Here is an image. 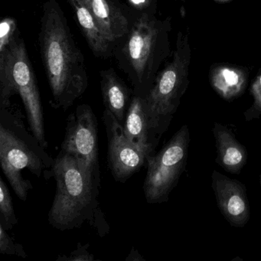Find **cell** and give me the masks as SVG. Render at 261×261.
Returning <instances> with one entry per match:
<instances>
[{
	"instance_id": "obj_1",
	"label": "cell",
	"mask_w": 261,
	"mask_h": 261,
	"mask_svg": "<svg viewBox=\"0 0 261 261\" xmlns=\"http://www.w3.org/2000/svg\"><path fill=\"white\" fill-rule=\"evenodd\" d=\"M39 44L51 90L50 103L54 109L67 111L85 94L88 76L85 58L57 0L43 4Z\"/></svg>"
},
{
	"instance_id": "obj_2",
	"label": "cell",
	"mask_w": 261,
	"mask_h": 261,
	"mask_svg": "<svg viewBox=\"0 0 261 261\" xmlns=\"http://www.w3.org/2000/svg\"><path fill=\"white\" fill-rule=\"evenodd\" d=\"M169 19L154 13H137L127 34L116 45L114 57L133 87L134 95L145 97L150 91L162 62L169 55Z\"/></svg>"
},
{
	"instance_id": "obj_3",
	"label": "cell",
	"mask_w": 261,
	"mask_h": 261,
	"mask_svg": "<svg viewBox=\"0 0 261 261\" xmlns=\"http://www.w3.org/2000/svg\"><path fill=\"white\" fill-rule=\"evenodd\" d=\"M55 160L48 155L33 133L24 124L19 110L0 108V163L15 194L27 201L33 189L31 181L22 176L28 169L35 176L53 177Z\"/></svg>"
},
{
	"instance_id": "obj_4",
	"label": "cell",
	"mask_w": 261,
	"mask_h": 261,
	"mask_svg": "<svg viewBox=\"0 0 261 261\" xmlns=\"http://www.w3.org/2000/svg\"><path fill=\"white\" fill-rule=\"evenodd\" d=\"M53 177L56 195L48 212V222L54 228L65 231L91 224L99 210L100 181L72 155L60 150L55 160Z\"/></svg>"
},
{
	"instance_id": "obj_5",
	"label": "cell",
	"mask_w": 261,
	"mask_h": 261,
	"mask_svg": "<svg viewBox=\"0 0 261 261\" xmlns=\"http://www.w3.org/2000/svg\"><path fill=\"white\" fill-rule=\"evenodd\" d=\"M16 94L20 96L25 107L30 130L41 146L47 149L37 79L19 33L12 41L0 39V108H10L11 98Z\"/></svg>"
},
{
	"instance_id": "obj_6",
	"label": "cell",
	"mask_w": 261,
	"mask_h": 261,
	"mask_svg": "<svg viewBox=\"0 0 261 261\" xmlns=\"http://www.w3.org/2000/svg\"><path fill=\"white\" fill-rule=\"evenodd\" d=\"M191 49L188 35L179 32L172 60L155 77L145 97V106L152 130L159 139L167 130L189 85Z\"/></svg>"
},
{
	"instance_id": "obj_7",
	"label": "cell",
	"mask_w": 261,
	"mask_h": 261,
	"mask_svg": "<svg viewBox=\"0 0 261 261\" xmlns=\"http://www.w3.org/2000/svg\"><path fill=\"white\" fill-rule=\"evenodd\" d=\"M189 142V127L184 125L160 152L147 159L143 191L149 204H160L169 200L186 168Z\"/></svg>"
},
{
	"instance_id": "obj_8",
	"label": "cell",
	"mask_w": 261,
	"mask_h": 261,
	"mask_svg": "<svg viewBox=\"0 0 261 261\" xmlns=\"http://www.w3.org/2000/svg\"><path fill=\"white\" fill-rule=\"evenodd\" d=\"M61 150L77 159L100 181L97 121L89 105H79L67 119Z\"/></svg>"
},
{
	"instance_id": "obj_9",
	"label": "cell",
	"mask_w": 261,
	"mask_h": 261,
	"mask_svg": "<svg viewBox=\"0 0 261 261\" xmlns=\"http://www.w3.org/2000/svg\"><path fill=\"white\" fill-rule=\"evenodd\" d=\"M103 119L108 137V166L115 181L125 183L146 166L148 156L128 140L123 126L111 111L105 109Z\"/></svg>"
},
{
	"instance_id": "obj_10",
	"label": "cell",
	"mask_w": 261,
	"mask_h": 261,
	"mask_svg": "<svg viewBox=\"0 0 261 261\" xmlns=\"http://www.w3.org/2000/svg\"><path fill=\"white\" fill-rule=\"evenodd\" d=\"M212 187L217 204L225 219L234 227H242L250 219V204L242 182L214 170Z\"/></svg>"
},
{
	"instance_id": "obj_11",
	"label": "cell",
	"mask_w": 261,
	"mask_h": 261,
	"mask_svg": "<svg viewBox=\"0 0 261 261\" xmlns=\"http://www.w3.org/2000/svg\"><path fill=\"white\" fill-rule=\"evenodd\" d=\"M100 30L114 45L129 32L137 13L120 0H83Z\"/></svg>"
},
{
	"instance_id": "obj_12",
	"label": "cell",
	"mask_w": 261,
	"mask_h": 261,
	"mask_svg": "<svg viewBox=\"0 0 261 261\" xmlns=\"http://www.w3.org/2000/svg\"><path fill=\"white\" fill-rule=\"evenodd\" d=\"M123 127L128 140L148 158L155 154L160 140L152 130L143 97L133 96Z\"/></svg>"
},
{
	"instance_id": "obj_13",
	"label": "cell",
	"mask_w": 261,
	"mask_h": 261,
	"mask_svg": "<svg viewBox=\"0 0 261 261\" xmlns=\"http://www.w3.org/2000/svg\"><path fill=\"white\" fill-rule=\"evenodd\" d=\"M100 88L105 109L112 113L123 126L134 96V91L128 88L112 68L102 70L100 73Z\"/></svg>"
},
{
	"instance_id": "obj_14",
	"label": "cell",
	"mask_w": 261,
	"mask_h": 261,
	"mask_svg": "<svg viewBox=\"0 0 261 261\" xmlns=\"http://www.w3.org/2000/svg\"><path fill=\"white\" fill-rule=\"evenodd\" d=\"M68 3L74 10L79 27L94 56L102 59L113 57L115 45L100 30L83 0H68Z\"/></svg>"
},
{
	"instance_id": "obj_15",
	"label": "cell",
	"mask_w": 261,
	"mask_h": 261,
	"mask_svg": "<svg viewBox=\"0 0 261 261\" xmlns=\"http://www.w3.org/2000/svg\"><path fill=\"white\" fill-rule=\"evenodd\" d=\"M217 148V163L227 172L239 174L247 163V152L231 130L215 123L213 129Z\"/></svg>"
},
{
	"instance_id": "obj_16",
	"label": "cell",
	"mask_w": 261,
	"mask_h": 261,
	"mask_svg": "<svg viewBox=\"0 0 261 261\" xmlns=\"http://www.w3.org/2000/svg\"><path fill=\"white\" fill-rule=\"evenodd\" d=\"M247 77V74L240 68L218 66L211 73V85L222 98L231 100L242 94Z\"/></svg>"
},
{
	"instance_id": "obj_17",
	"label": "cell",
	"mask_w": 261,
	"mask_h": 261,
	"mask_svg": "<svg viewBox=\"0 0 261 261\" xmlns=\"http://www.w3.org/2000/svg\"><path fill=\"white\" fill-rule=\"evenodd\" d=\"M0 223L7 230H12L18 224L13 198L2 178H0Z\"/></svg>"
},
{
	"instance_id": "obj_18",
	"label": "cell",
	"mask_w": 261,
	"mask_h": 261,
	"mask_svg": "<svg viewBox=\"0 0 261 261\" xmlns=\"http://www.w3.org/2000/svg\"><path fill=\"white\" fill-rule=\"evenodd\" d=\"M7 229L0 223V253L6 255H16L27 257V253L22 244H16L7 233Z\"/></svg>"
},
{
	"instance_id": "obj_19",
	"label": "cell",
	"mask_w": 261,
	"mask_h": 261,
	"mask_svg": "<svg viewBox=\"0 0 261 261\" xmlns=\"http://www.w3.org/2000/svg\"><path fill=\"white\" fill-rule=\"evenodd\" d=\"M251 94L253 97V105L245 113L246 120L247 121L261 115V74L256 77L252 85Z\"/></svg>"
},
{
	"instance_id": "obj_20",
	"label": "cell",
	"mask_w": 261,
	"mask_h": 261,
	"mask_svg": "<svg viewBox=\"0 0 261 261\" xmlns=\"http://www.w3.org/2000/svg\"><path fill=\"white\" fill-rule=\"evenodd\" d=\"M90 244H87L85 245L77 244L76 250H73L69 256H59L57 258V261H91L94 260V255L91 254L88 252V248Z\"/></svg>"
},
{
	"instance_id": "obj_21",
	"label": "cell",
	"mask_w": 261,
	"mask_h": 261,
	"mask_svg": "<svg viewBox=\"0 0 261 261\" xmlns=\"http://www.w3.org/2000/svg\"><path fill=\"white\" fill-rule=\"evenodd\" d=\"M133 8L135 9L138 13L152 12L153 13V0H128Z\"/></svg>"
},
{
	"instance_id": "obj_22",
	"label": "cell",
	"mask_w": 261,
	"mask_h": 261,
	"mask_svg": "<svg viewBox=\"0 0 261 261\" xmlns=\"http://www.w3.org/2000/svg\"><path fill=\"white\" fill-rule=\"evenodd\" d=\"M126 261H137V260H144L143 257H142L141 255L138 253L137 250L135 249H133L131 250L130 253H129V256H127V258L126 259Z\"/></svg>"
},
{
	"instance_id": "obj_23",
	"label": "cell",
	"mask_w": 261,
	"mask_h": 261,
	"mask_svg": "<svg viewBox=\"0 0 261 261\" xmlns=\"http://www.w3.org/2000/svg\"><path fill=\"white\" fill-rule=\"evenodd\" d=\"M215 1H216V2L218 3H227L230 1V0H215Z\"/></svg>"
},
{
	"instance_id": "obj_24",
	"label": "cell",
	"mask_w": 261,
	"mask_h": 261,
	"mask_svg": "<svg viewBox=\"0 0 261 261\" xmlns=\"http://www.w3.org/2000/svg\"><path fill=\"white\" fill-rule=\"evenodd\" d=\"M259 181H260V184H261V175H259Z\"/></svg>"
}]
</instances>
